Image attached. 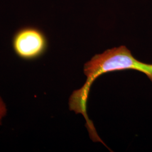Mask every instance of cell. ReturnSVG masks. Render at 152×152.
Returning <instances> with one entry per match:
<instances>
[{"instance_id": "cell-1", "label": "cell", "mask_w": 152, "mask_h": 152, "mask_svg": "<svg viewBox=\"0 0 152 152\" xmlns=\"http://www.w3.org/2000/svg\"><path fill=\"white\" fill-rule=\"evenodd\" d=\"M132 69L145 74L152 83V64L142 63L135 59L125 46L107 50L101 54L95 55L84 66L87 79L82 87L74 91L69 99V108L76 114H82L86 121L89 132L96 130L87 114V102L92 83L99 76L110 72Z\"/></svg>"}, {"instance_id": "cell-3", "label": "cell", "mask_w": 152, "mask_h": 152, "mask_svg": "<svg viewBox=\"0 0 152 152\" xmlns=\"http://www.w3.org/2000/svg\"><path fill=\"white\" fill-rule=\"evenodd\" d=\"M7 113V108L4 100L0 96V125H2V120Z\"/></svg>"}, {"instance_id": "cell-2", "label": "cell", "mask_w": 152, "mask_h": 152, "mask_svg": "<svg viewBox=\"0 0 152 152\" xmlns=\"http://www.w3.org/2000/svg\"><path fill=\"white\" fill-rule=\"evenodd\" d=\"M12 47L18 58L32 61L44 54L48 48V41L44 33L37 28L25 27L14 34Z\"/></svg>"}]
</instances>
